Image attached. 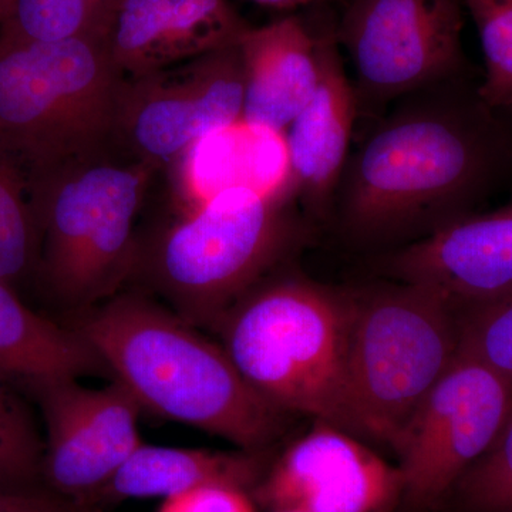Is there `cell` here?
Returning <instances> with one entry per match:
<instances>
[{
    "label": "cell",
    "instance_id": "cell-29",
    "mask_svg": "<svg viewBox=\"0 0 512 512\" xmlns=\"http://www.w3.org/2000/svg\"><path fill=\"white\" fill-rule=\"evenodd\" d=\"M10 3L12 0H0V20L5 18L6 12H8Z\"/></svg>",
    "mask_w": 512,
    "mask_h": 512
},
{
    "label": "cell",
    "instance_id": "cell-24",
    "mask_svg": "<svg viewBox=\"0 0 512 512\" xmlns=\"http://www.w3.org/2000/svg\"><path fill=\"white\" fill-rule=\"evenodd\" d=\"M456 308L458 349L481 360L512 386V288Z\"/></svg>",
    "mask_w": 512,
    "mask_h": 512
},
{
    "label": "cell",
    "instance_id": "cell-12",
    "mask_svg": "<svg viewBox=\"0 0 512 512\" xmlns=\"http://www.w3.org/2000/svg\"><path fill=\"white\" fill-rule=\"evenodd\" d=\"M403 491L400 467L322 421L285 451L261 488L276 511L306 512H389Z\"/></svg>",
    "mask_w": 512,
    "mask_h": 512
},
{
    "label": "cell",
    "instance_id": "cell-17",
    "mask_svg": "<svg viewBox=\"0 0 512 512\" xmlns=\"http://www.w3.org/2000/svg\"><path fill=\"white\" fill-rule=\"evenodd\" d=\"M171 168L187 210L231 188L276 198L296 194L284 133L244 120L201 138Z\"/></svg>",
    "mask_w": 512,
    "mask_h": 512
},
{
    "label": "cell",
    "instance_id": "cell-15",
    "mask_svg": "<svg viewBox=\"0 0 512 512\" xmlns=\"http://www.w3.org/2000/svg\"><path fill=\"white\" fill-rule=\"evenodd\" d=\"M319 53L318 87L284 133L296 194L316 211L333 200L357 114L355 87L340 59L338 40L320 37Z\"/></svg>",
    "mask_w": 512,
    "mask_h": 512
},
{
    "label": "cell",
    "instance_id": "cell-31",
    "mask_svg": "<svg viewBox=\"0 0 512 512\" xmlns=\"http://www.w3.org/2000/svg\"><path fill=\"white\" fill-rule=\"evenodd\" d=\"M504 113H510L511 114V120L508 121V124H510L511 130H512V110L504 111Z\"/></svg>",
    "mask_w": 512,
    "mask_h": 512
},
{
    "label": "cell",
    "instance_id": "cell-13",
    "mask_svg": "<svg viewBox=\"0 0 512 512\" xmlns=\"http://www.w3.org/2000/svg\"><path fill=\"white\" fill-rule=\"evenodd\" d=\"M383 272L404 284L436 289L456 306L512 288V202L476 212L383 259Z\"/></svg>",
    "mask_w": 512,
    "mask_h": 512
},
{
    "label": "cell",
    "instance_id": "cell-25",
    "mask_svg": "<svg viewBox=\"0 0 512 512\" xmlns=\"http://www.w3.org/2000/svg\"><path fill=\"white\" fill-rule=\"evenodd\" d=\"M461 501L473 512H512V414L500 436L458 481Z\"/></svg>",
    "mask_w": 512,
    "mask_h": 512
},
{
    "label": "cell",
    "instance_id": "cell-20",
    "mask_svg": "<svg viewBox=\"0 0 512 512\" xmlns=\"http://www.w3.org/2000/svg\"><path fill=\"white\" fill-rule=\"evenodd\" d=\"M119 0H12L0 40L59 42L104 37Z\"/></svg>",
    "mask_w": 512,
    "mask_h": 512
},
{
    "label": "cell",
    "instance_id": "cell-7",
    "mask_svg": "<svg viewBox=\"0 0 512 512\" xmlns=\"http://www.w3.org/2000/svg\"><path fill=\"white\" fill-rule=\"evenodd\" d=\"M352 296L350 403L363 439L396 448L400 434L458 350L457 308L427 286Z\"/></svg>",
    "mask_w": 512,
    "mask_h": 512
},
{
    "label": "cell",
    "instance_id": "cell-26",
    "mask_svg": "<svg viewBox=\"0 0 512 512\" xmlns=\"http://www.w3.org/2000/svg\"><path fill=\"white\" fill-rule=\"evenodd\" d=\"M158 512H255L251 501L239 488L207 485L165 498Z\"/></svg>",
    "mask_w": 512,
    "mask_h": 512
},
{
    "label": "cell",
    "instance_id": "cell-9",
    "mask_svg": "<svg viewBox=\"0 0 512 512\" xmlns=\"http://www.w3.org/2000/svg\"><path fill=\"white\" fill-rule=\"evenodd\" d=\"M244 96L238 43L128 77L117 104L114 147L156 171L171 168L201 138L242 120Z\"/></svg>",
    "mask_w": 512,
    "mask_h": 512
},
{
    "label": "cell",
    "instance_id": "cell-18",
    "mask_svg": "<svg viewBox=\"0 0 512 512\" xmlns=\"http://www.w3.org/2000/svg\"><path fill=\"white\" fill-rule=\"evenodd\" d=\"M0 375L29 387L111 373L76 330L32 311L15 288L0 282Z\"/></svg>",
    "mask_w": 512,
    "mask_h": 512
},
{
    "label": "cell",
    "instance_id": "cell-22",
    "mask_svg": "<svg viewBox=\"0 0 512 512\" xmlns=\"http://www.w3.org/2000/svg\"><path fill=\"white\" fill-rule=\"evenodd\" d=\"M12 380L0 375V488H37L45 444Z\"/></svg>",
    "mask_w": 512,
    "mask_h": 512
},
{
    "label": "cell",
    "instance_id": "cell-16",
    "mask_svg": "<svg viewBox=\"0 0 512 512\" xmlns=\"http://www.w3.org/2000/svg\"><path fill=\"white\" fill-rule=\"evenodd\" d=\"M244 66L242 120L285 133L319 83V39L296 18L248 28L239 37Z\"/></svg>",
    "mask_w": 512,
    "mask_h": 512
},
{
    "label": "cell",
    "instance_id": "cell-6",
    "mask_svg": "<svg viewBox=\"0 0 512 512\" xmlns=\"http://www.w3.org/2000/svg\"><path fill=\"white\" fill-rule=\"evenodd\" d=\"M291 198L222 191L187 210L148 247L138 245L133 275H143L188 323L214 329L295 245Z\"/></svg>",
    "mask_w": 512,
    "mask_h": 512
},
{
    "label": "cell",
    "instance_id": "cell-10",
    "mask_svg": "<svg viewBox=\"0 0 512 512\" xmlns=\"http://www.w3.org/2000/svg\"><path fill=\"white\" fill-rule=\"evenodd\" d=\"M511 414V384L458 349L394 448L403 493L417 507L439 501L493 446Z\"/></svg>",
    "mask_w": 512,
    "mask_h": 512
},
{
    "label": "cell",
    "instance_id": "cell-27",
    "mask_svg": "<svg viewBox=\"0 0 512 512\" xmlns=\"http://www.w3.org/2000/svg\"><path fill=\"white\" fill-rule=\"evenodd\" d=\"M0 512H86L62 495L37 488H0Z\"/></svg>",
    "mask_w": 512,
    "mask_h": 512
},
{
    "label": "cell",
    "instance_id": "cell-8",
    "mask_svg": "<svg viewBox=\"0 0 512 512\" xmlns=\"http://www.w3.org/2000/svg\"><path fill=\"white\" fill-rule=\"evenodd\" d=\"M463 0H352L338 32L369 109L466 79Z\"/></svg>",
    "mask_w": 512,
    "mask_h": 512
},
{
    "label": "cell",
    "instance_id": "cell-1",
    "mask_svg": "<svg viewBox=\"0 0 512 512\" xmlns=\"http://www.w3.org/2000/svg\"><path fill=\"white\" fill-rule=\"evenodd\" d=\"M466 79L403 97L350 154L332 200L350 237L413 244L480 212L507 180L510 124Z\"/></svg>",
    "mask_w": 512,
    "mask_h": 512
},
{
    "label": "cell",
    "instance_id": "cell-23",
    "mask_svg": "<svg viewBox=\"0 0 512 512\" xmlns=\"http://www.w3.org/2000/svg\"><path fill=\"white\" fill-rule=\"evenodd\" d=\"M483 47L478 96L495 111L512 110V0H463Z\"/></svg>",
    "mask_w": 512,
    "mask_h": 512
},
{
    "label": "cell",
    "instance_id": "cell-11",
    "mask_svg": "<svg viewBox=\"0 0 512 512\" xmlns=\"http://www.w3.org/2000/svg\"><path fill=\"white\" fill-rule=\"evenodd\" d=\"M53 379L28 389L46 426L42 483L87 510L127 458L143 444L141 404L119 380L101 389Z\"/></svg>",
    "mask_w": 512,
    "mask_h": 512
},
{
    "label": "cell",
    "instance_id": "cell-19",
    "mask_svg": "<svg viewBox=\"0 0 512 512\" xmlns=\"http://www.w3.org/2000/svg\"><path fill=\"white\" fill-rule=\"evenodd\" d=\"M255 451L221 453L141 444L94 497L87 511L127 498L173 497L207 485L245 490L261 470Z\"/></svg>",
    "mask_w": 512,
    "mask_h": 512
},
{
    "label": "cell",
    "instance_id": "cell-30",
    "mask_svg": "<svg viewBox=\"0 0 512 512\" xmlns=\"http://www.w3.org/2000/svg\"><path fill=\"white\" fill-rule=\"evenodd\" d=\"M276 512H306V511L298 510V508H288V510H278Z\"/></svg>",
    "mask_w": 512,
    "mask_h": 512
},
{
    "label": "cell",
    "instance_id": "cell-3",
    "mask_svg": "<svg viewBox=\"0 0 512 512\" xmlns=\"http://www.w3.org/2000/svg\"><path fill=\"white\" fill-rule=\"evenodd\" d=\"M350 323L352 296L288 276L256 285L214 329L269 403L362 437L349 396Z\"/></svg>",
    "mask_w": 512,
    "mask_h": 512
},
{
    "label": "cell",
    "instance_id": "cell-14",
    "mask_svg": "<svg viewBox=\"0 0 512 512\" xmlns=\"http://www.w3.org/2000/svg\"><path fill=\"white\" fill-rule=\"evenodd\" d=\"M248 28L227 0H119L104 40L128 79L235 45Z\"/></svg>",
    "mask_w": 512,
    "mask_h": 512
},
{
    "label": "cell",
    "instance_id": "cell-21",
    "mask_svg": "<svg viewBox=\"0 0 512 512\" xmlns=\"http://www.w3.org/2000/svg\"><path fill=\"white\" fill-rule=\"evenodd\" d=\"M39 248L28 180L18 165L0 153V282L16 289L35 279Z\"/></svg>",
    "mask_w": 512,
    "mask_h": 512
},
{
    "label": "cell",
    "instance_id": "cell-28",
    "mask_svg": "<svg viewBox=\"0 0 512 512\" xmlns=\"http://www.w3.org/2000/svg\"><path fill=\"white\" fill-rule=\"evenodd\" d=\"M258 5L274 9H292L299 6L313 5V3L333 2V0H252Z\"/></svg>",
    "mask_w": 512,
    "mask_h": 512
},
{
    "label": "cell",
    "instance_id": "cell-5",
    "mask_svg": "<svg viewBox=\"0 0 512 512\" xmlns=\"http://www.w3.org/2000/svg\"><path fill=\"white\" fill-rule=\"evenodd\" d=\"M124 79L104 37L0 40V153L29 181L114 146Z\"/></svg>",
    "mask_w": 512,
    "mask_h": 512
},
{
    "label": "cell",
    "instance_id": "cell-4",
    "mask_svg": "<svg viewBox=\"0 0 512 512\" xmlns=\"http://www.w3.org/2000/svg\"><path fill=\"white\" fill-rule=\"evenodd\" d=\"M156 173L111 146L30 178L35 279L64 308H93L133 276L137 215Z\"/></svg>",
    "mask_w": 512,
    "mask_h": 512
},
{
    "label": "cell",
    "instance_id": "cell-2",
    "mask_svg": "<svg viewBox=\"0 0 512 512\" xmlns=\"http://www.w3.org/2000/svg\"><path fill=\"white\" fill-rule=\"evenodd\" d=\"M76 330L143 409L262 450L285 429L286 413L255 392L221 345L170 308L136 292L74 312Z\"/></svg>",
    "mask_w": 512,
    "mask_h": 512
},
{
    "label": "cell",
    "instance_id": "cell-32",
    "mask_svg": "<svg viewBox=\"0 0 512 512\" xmlns=\"http://www.w3.org/2000/svg\"><path fill=\"white\" fill-rule=\"evenodd\" d=\"M86 512H93V511H87V510H86Z\"/></svg>",
    "mask_w": 512,
    "mask_h": 512
}]
</instances>
